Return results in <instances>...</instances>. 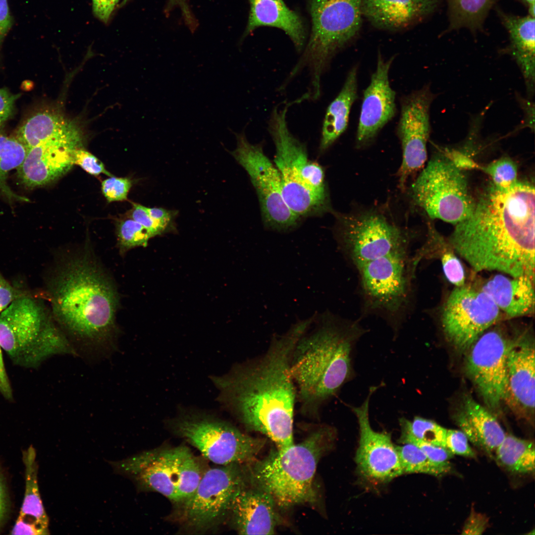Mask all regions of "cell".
I'll use <instances>...</instances> for the list:
<instances>
[{
    "mask_svg": "<svg viewBox=\"0 0 535 535\" xmlns=\"http://www.w3.org/2000/svg\"><path fill=\"white\" fill-rule=\"evenodd\" d=\"M127 216L140 223L146 228L151 237L161 234L167 230L153 219L147 212L146 207L133 203L132 208L127 213Z\"/></svg>",
    "mask_w": 535,
    "mask_h": 535,
    "instance_id": "44",
    "label": "cell"
},
{
    "mask_svg": "<svg viewBox=\"0 0 535 535\" xmlns=\"http://www.w3.org/2000/svg\"><path fill=\"white\" fill-rule=\"evenodd\" d=\"M171 431L218 465L247 464L264 447V438L251 436L214 412L191 407H179L167 420Z\"/></svg>",
    "mask_w": 535,
    "mask_h": 535,
    "instance_id": "11",
    "label": "cell"
},
{
    "mask_svg": "<svg viewBox=\"0 0 535 535\" xmlns=\"http://www.w3.org/2000/svg\"><path fill=\"white\" fill-rule=\"evenodd\" d=\"M7 509V499L5 487L0 474V525H1Z\"/></svg>",
    "mask_w": 535,
    "mask_h": 535,
    "instance_id": "52",
    "label": "cell"
},
{
    "mask_svg": "<svg viewBox=\"0 0 535 535\" xmlns=\"http://www.w3.org/2000/svg\"><path fill=\"white\" fill-rule=\"evenodd\" d=\"M403 474H424L440 477L451 471V464L439 465L431 461L416 445H396Z\"/></svg>",
    "mask_w": 535,
    "mask_h": 535,
    "instance_id": "35",
    "label": "cell"
},
{
    "mask_svg": "<svg viewBox=\"0 0 535 535\" xmlns=\"http://www.w3.org/2000/svg\"><path fill=\"white\" fill-rule=\"evenodd\" d=\"M34 449L30 447L24 454L26 486L20 514L11 531L12 535L49 534V519L39 491Z\"/></svg>",
    "mask_w": 535,
    "mask_h": 535,
    "instance_id": "28",
    "label": "cell"
},
{
    "mask_svg": "<svg viewBox=\"0 0 535 535\" xmlns=\"http://www.w3.org/2000/svg\"><path fill=\"white\" fill-rule=\"evenodd\" d=\"M91 258H66L50 281L49 294L55 320L80 349L102 354L114 347L118 300L110 278Z\"/></svg>",
    "mask_w": 535,
    "mask_h": 535,
    "instance_id": "3",
    "label": "cell"
},
{
    "mask_svg": "<svg viewBox=\"0 0 535 535\" xmlns=\"http://www.w3.org/2000/svg\"><path fill=\"white\" fill-rule=\"evenodd\" d=\"M535 354L534 341L522 334L516 338L508 355L503 401L522 418L534 414Z\"/></svg>",
    "mask_w": 535,
    "mask_h": 535,
    "instance_id": "21",
    "label": "cell"
},
{
    "mask_svg": "<svg viewBox=\"0 0 535 535\" xmlns=\"http://www.w3.org/2000/svg\"><path fill=\"white\" fill-rule=\"evenodd\" d=\"M312 31L299 60L281 86L306 68L309 71L308 99L318 100L321 95V79L333 56L348 44L361 25V0H310Z\"/></svg>",
    "mask_w": 535,
    "mask_h": 535,
    "instance_id": "7",
    "label": "cell"
},
{
    "mask_svg": "<svg viewBox=\"0 0 535 535\" xmlns=\"http://www.w3.org/2000/svg\"><path fill=\"white\" fill-rule=\"evenodd\" d=\"M502 319V312L480 288L456 287L443 304L440 322L448 341L456 349L468 350L484 331Z\"/></svg>",
    "mask_w": 535,
    "mask_h": 535,
    "instance_id": "15",
    "label": "cell"
},
{
    "mask_svg": "<svg viewBox=\"0 0 535 535\" xmlns=\"http://www.w3.org/2000/svg\"><path fill=\"white\" fill-rule=\"evenodd\" d=\"M416 268L409 254L386 255L357 267L367 309L397 328L395 321L410 301Z\"/></svg>",
    "mask_w": 535,
    "mask_h": 535,
    "instance_id": "14",
    "label": "cell"
},
{
    "mask_svg": "<svg viewBox=\"0 0 535 535\" xmlns=\"http://www.w3.org/2000/svg\"><path fill=\"white\" fill-rule=\"evenodd\" d=\"M0 346L16 365L35 368L50 357L76 354L36 300L22 296L0 314Z\"/></svg>",
    "mask_w": 535,
    "mask_h": 535,
    "instance_id": "8",
    "label": "cell"
},
{
    "mask_svg": "<svg viewBox=\"0 0 535 535\" xmlns=\"http://www.w3.org/2000/svg\"><path fill=\"white\" fill-rule=\"evenodd\" d=\"M495 0H449L452 29L480 27Z\"/></svg>",
    "mask_w": 535,
    "mask_h": 535,
    "instance_id": "34",
    "label": "cell"
},
{
    "mask_svg": "<svg viewBox=\"0 0 535 535\" xmlns=\"http://www.w3.org/2000/svg\"><path fill=\"white\" fill-rule=\"evenodd\" d=\"M468 441L467 436L461 430L447 429L445 447L454 455L475 457L476 454Z\"/></svg>",
    "mask_w": 535,
    "mask_h": 535,
    "instance_id": "43",
    "label": "cell"
},
{
    "mask_svg": "<svg viewBox=\"0 0 535 535\" xmlns=\"http://www.w3.org/2000/svg\"><path fill=\"white\" fill-rule=\"evenodd\" d=\"M21 94H13L6 88L0 89V126L12 114L16 101Z\"/></svg>",
    "mask_w": 535,
    "mask_h": 535,
    "instance_id": "47",
    "label": "cell"
},
{
    "mask_svg": "<svg viewBox=\"0 0 535 535\" xmlns=\"http://www.w3.org/2000/svg\"><path fill=\"white\" fill-rule=\"evenodd\" d=\"M475 168L480 169L491 179L492 184L500 188H507L517 182V166L511 159L503 157L486 166L476 164Z\"/></svg>",
    "mask_w": 535,
    "mask_h": 535,
    "instance_id": "39",
    "label": "cell"
},
{
    "mask_svg": "<svg viewBox=\"0 0 535 535\" xmlns=\"http://www.w3.org/2000/svg\"><path fill=\"white\" fill-rule=\"evenodd\" d=\"M110 463L139 490L157 492L176 504L192 495L206 470L185 446L157 448Z\"/></svg>",
    "mask_w": 535,
    "mask_h": 535,
    "instance_id": "9",
    "label": "cell"
},
{
    "mask_svg": "<svg viewBox=\"0 0 535 535\" xmlns=\"http://www.w3.org/2000/svg\"><path fill=\"white\" fill-rule=\"evenodd\" d=\"M293 348L290 374L300 411L317 417L321 407L354 376L353 352L365 330L357 322L314 317Z\"/></svg>",
    "mask_w": 535,
    "mask_h": 535,
    "instance_id": "4",
    "label": "cell"
},
{
    "mask_svg": "<svg viewBox=\"0 0 535 535\" xmlns=\"http://www.w3.org/2000/svg\"><path fill=\"white\" fill-rule=\"evenodd\" d=\"M234 133L236 148L230 154L247 171L258 196L266 225L285 231L295 227L299 217L285 203L280 173L264 153L261 144H252L244 131Z\"/></svg>",
    "mask_w": 535,
    "mask_h": 535,
    "instance_id": "16",
    "label": "cell"
},
{
    "mask_svg": "<svg viewBox=\"0 0 535 535\" xmlns=\"http://www.w3.org/2000/svg\"><path fill=\"white\" fill-rule=\"evenodd\" d=\"M438 0H361L362 15L375 26L388 30L405 28L436 7Z\"/></svg>",
    "mask_w": 535,
    "mask_h": 535,
    "instance_id": "26",
    "label": "cell"
},
{
    "mask_svg": "<svg viewBox=\"0 0 535 535\" xmlns=\"http://www.w3.org/2000/svg\"><path fill=\"white\" fill-rule=\"evenodd\" d=\"M488 519L484 515L471 511L462 529L463 535H482L486 529Z\"/></svg>",
    "mask_w": 535,
    "mask_h": 535,
    "instance_id": "46",
    "label": "cell"
},
{
    "mask_svg": "<svg viewBox=\"0 0 535 535\" xmlns=\"http://www.w3.org/2000/svg\"><path fill=\"white\" fill-rule=\"evenodd\" d=\"M305 328L301 321L274 336L261 355L234 365L226 373L210 376L217 400L248 430L260 432L284 451L293 441L297 391L290 374L295 343Z\"/></svg>",
    "mask_w": 535,
    "mask_h": 535,
    "instance_id": "1",
    "label": "cell"
},
{
    "mask_svg": "<svg viewBox=\"0 0 535 535\" xmlns=\"http://www.w3.org/2000/svg\"><path fill=\"white\" fill-rule=\"evenodd\" d=\"M516 338L500 326L491 327L468 349L466 373L490 409L503 401L508 355Z\"/></svg>",
    "mask_w": 535,
    "mask_h": 535,
    "instance_id": "17",
    "label": "cell"
},
{
    "mask_svg": "<svg viewBox=\"0 0 535 535\" xmlns=\"http://www.w3.org/2000/svg\"><path fill=\"white\" fill-rule=\"evenodd\" d=\"M434 95L428 86L413 91L401 99V111L396 128L402 149V161L398 172L402 190L427 159L430 133L429 110Z\"/></svg>",
    "mask_w": 535,
    "mask_h": 535,
    "instance_id": "18",
    "label": "cell"
},
{
    "mask_svg": "<svg viewBox=\"0 0 535 535\" xmlns=\"http://www.w3.org/2000/svg\"><path fill=\"white\" fill-rule=\"evenodd\" d=\"M242 464L206 469L194 493L177 504L176 519L187 530L201 533L219 525L229 514L237 494L249 483Z\"/></svg>",
    "mask_w": 535,
    "mask_h": 535,
    "instance_id": "13",
    "label": "cell"
},
{
    "mask_svg": "<svg viewBox=\"0 0 535 535\" xmlns=\"http://www.w3.org/2000/svg\"><path fill=\"white\" fill-rule=\"evenodd\" d=\"M82 143L83 136H78L50 140L32 148L17 168L19 178L31 188L52 182L71 168L72 152Z\"/></svg>",
    "mask_w": 535,
    "mask_h": 535,
    "instance_id": "22",
    "label": "cell"
},
{
    "mask_svg": "<svg viewBox=\"0 0 535 535\" xmlns=\"http://www.w3.org/2000/svg\"><path fill=\"white\" fill-rule=\"evenodd\" d=\"M22 296L0 273V314L14 300Z\"/></svg>",
    "mask_w": 535,
    "mask_h": 535,
    "instance_id": "49",
    "label": "cell"
},
{
    "mask_svg": "<svg viewBox=\"0 0 535 535\" xmlns=\"http://www.w3.org/2000/svg\"><path fill=\"white\" fill-rule=\"evenodd\" d=\"M130 0H122L120 3V7H122L125 5Z\"/></svg>",
    "mask_w": 535,
    "mask_h": 535,
    "instance_id": "54",
    "label": "cell"
},
{
    "mask_svg": "<svg viewBox=\"0 0 535 535\" xmlns=\"http://www.w3.org/2000/svg\"><path fill=\"white\" fill-rule=\"evenodd\" d=\"M331 213L337 243L356 268L386 255L409 254L412 230L400 225L388 208Z\"/></svg>",
    "mask_w": 535,
    "mask_h": 535,
    "instance_id": "10",
    "label": "cell"
},
{
    "mask_svg": "<svg viewBox=\"0 0 535 535\" xmlns=\"http://www.w3.org/2000/svg\"><path fill=\"white\" fill-rule=\"evenodd\" d=\"M394 56L385 60L378 53L376 68L370 84L364 92L356 133L357 147L368 145L395 115V92L389 81V72Z\"/></svg>",
    "mask_w": 535,
    "mask_h": 535,
    "instance_id": "20",
    "label": "cell"
},
{
    "mask_svg": "<svg viewBox=\"0 0 535 535\" xmlns=\"http://www.w3.org/2000/svg\"><path fill=\"white\" fill-rule=\"evenodd\" d=\"M72 156L74 164L80 166L91 175H99L103 173L110 177L113 176L105 168L100 160L82 147L74 149Z\"/></svg>",
    "mask_w": 535,
    "mask_h": 535,
    "instance_id": "42",
    "label": "cell"
},
{
    "mask_svg": "<svg viewBox=\"0 0 535 535\" xmlns=\"http://www.w3.org/2000/svg\"><path fill=\"white\" fill-rule=\"evenodd\" d=\"M120 0H92V10L95 16L107 24Z\"/></svg>",
    "mask_w": 535,
    "mask_h": 535,
    "instance_id": "45",
    "label": "cell"
},
{
    "mask_svg": "<svg viewBox=\"0 0 535 535\" xmlns=\"http://www.w3.org/2000/svg\"><path fill=\"white\" fill-rule=\"evenodd\" d=\"M249 2L250 13L243 37L260 26L273 27L284 31L298 52L302 50L305 40L302 20L283 0H249Z\"/></svg>",
    "mask_w": 535,
    "mask_h": 535,
    "instance_id": "27",
    "label": "cell"
},
{
    "mask_svg": "<svg viewBox=\"0 0 535 535\" xmlns=\"http://www.w3.org/2000/svg\"><path fill=\"white\" fill-rule=\"evenodd\" d=\"M118 245L122 253L138 246H146L151 237L148 230L140 223L127 217L116 224Z\"/></svg>",
    "mask_w": 535,
    "mask_h": 535,
    "instance_id": "38",
    "label": "cell"
},
{
    "mask_svg": "<svg viewBox=\"0 0 535 535\" xmlns=\"http://www.w3.org/2000/svg\"><path fill=\"white\" fill-rule=\"evenodd\" d=\"M336 436L334 428L321 426L300 443L284 451L273 449L263 459L247 463L249 483L268 493L281 509L314 503L317 466Z\"/></svg>",
    "mask_w": 535,
    "mask_h": 535,
    "instance_id": "5",
    "label": "cell"
},
{
    "mask_svg": "<svg viewBox=\"0 0 535 535\" xmlns=\"http://www.w3.org/2000/svg\"><path fill=\"white\" fill-rule=\"evenodd\" d=\"M146 209L150 216L155 221L160 223L166 230L174 227V219L178 212L174 210H168L162 208H148Z\"/></svg>",
    "mask_w": 535,
    "mask_h": 535,
    "instance_id": "48",
    "label": "cell"
},
{
    "mask_svg": "<svg viewBox=\"0 0 535 535\" xmlns=\"http://www.w3.org/2000/svg\"><path fill=\"white\" fill-rule=\"evenodd\" d=\"M449 242L441 236L434 237L430 243L429 258H439L447 279L457 287L465 284V273L463 266Z\"/></svg>",
    "mask_w": 535,
    "mask_h": 535,
    "instance_id": "36",
    "label": "cell"
},
{
    "mask_svg": "<svg viewBox=\"0 0 535 535\" xmlns=\"http://www.w3.org/2000/svg\"><path fill=\"white\" fill-rule=\"evenodd\" d=\"M132 185V182L129 178L112 176L102 181L101 189L108 202L122 201L127 199Z\"/></svg>",
    "mask_w": 535,
    "mask_h": 535,
    "instance_id": "40",
    "label": "cell"
},
{
    "mask_svg": "<svg viewBox=\"0 0 535 535\" xmlns=\"http://www.w3.org/2000/svg\"><path fill=\"white\" fill-rule=\"evenodd\" d=\"M535 210L534 186L492 184L448 241L475 271L535 277Z\"/></svg>",
    "mask_w": 535,
    "mask_h": 535,
    "instance_id": "2",
    "label": "cell"
},
{
    "mask_svg": "<svg viewBox=\"0 0 535 535\" xmlns=\"http://www.w3.org/2000/svg\"><path fill=\"white\" fill-rule=\"evenodd\" d=\"M358 67L349 71L343 86L328 107L323 119L319 151H326L346 130L351 107L358 97Z\"/></svg>",
    "mask_w": 535,
    "mask_h": 535,
    "instance_id": "31",
    "label": "cell"
},
{
    "mask_svg": "<svg viewBox=\"0 0 535 535\" xmlns=\"http://www.w3.org/2000/svg\"><path fill=\"white\" fill-rule=\"evenodd\" d=\"M398 441L401 444L411 443L416 445L431 461L439 465L450 464L449 460L454 455L447 448L426 443L407 435L400 434Z\"/></svg>",
    "mask_w": 535,
    "mask_h": 535,
    "instance_id": "41",
    "label": "cell"
},
{
    "mask_svg": "<svg viewBox=\"0 0 535 535\" xmlns=\"http://www.w3.org/2000/svg\"><path fill=\"white\" fill-rule=\"evenodd\" d=\"M509 34L511 52L524 78L527 89L534 93L535 79V17L502 14Z\"/></svg>",
    "mask_w": 535,
    "mask_h": 535,
    "instance_id": "29",
    "label": "cell"
},
{
    "mask_svg": "<svg viewBox=\"0 0 535 535\" xmlns=\"http://www.w3.org/2000/svg\"><path fill=\"white\" fill-rule=\"evenodd\" d=\"M523 1L528 4L529 6H531L535 5V0H522Z\"/></svg>",
    "mask_w": 535,
    "mask_h": 535,
    "instance_id": "53",
    "label": "cell"
},
{
    "mask_svg": "<svg viewBox=\"0 0 535 535\" xmlns=\"http://www.w3.org/2000/svg\"><path fill=\"white\" fill-rule=\"evenodd\" d=\"M27 153L21 142L16 137L7 136L0 128V194L9 201H29L27 198L13 192L6 182L9 172L22 163Z\"/></svg>",
    "mask_w": 535,
    "mask_h": 535,
    "instance_id": "33",
    "label": "cell"
},
{
    "mask_svg": "<svg viewBox=\"0 0 535 535\" xmlns=\"http://www.w3.org/2000/svg\"><path fill=\"white\" fill-rule=\"evenodd\" d=\"M399 422L400 434L446 448L447 429L434 421L417 416L412 420L404 417L400 418Z\"/></svg>",
    "mask_w": 535,
    "mask_h": 535,
    "instance_id": "37",
    "label": "cell"
},
{
    "mask_svg": "<svg viewBox=\"0 0 535 535\" xmlns=\"http://www.w3.org/2000/svg\"><path fill=\"white\" fill-rule=\"evenodd\" d=\"M494 454L497 463L511 473L525 475L535 472V445L530 440L506 434Z\"/></svg>",
    "mask_w": 535,
    "mask_h": 535,
    "instance_id": "32",
    "label": "cell"
},
{
    "mask_svg": "<svg viewBox=\"0 0 535 535\" xmlns=\"http://www.w3.org/2000/svg\"><path fill=\"white\" fill-rule=\"evenodd\" d=\"M497 274L480 287L507 317L531 316L535 311V277Z\"/></svg>",
    "mask_w": 535,
    "mask_h": 535,
    "instance_id": "24",
    "label": "cell"
},
{
    "mask_svg": "<svg viewBox=\"0 0 535 535\" xmlns=\"http://www.w3.org/2000/svg\"><path fill=\"white\" fill-rule=\"evenodd\" d=\"M0 392L8 399L12 398V391L7 375L0 346Z\"/></svg>",
    "mask_w": 535,
    "mask_h": 535,
    "instance_id": "51",
    "label": "cell"
},
{
    "mask_svg": "<svg viewBox=\"0 0 535 535\" xmlns=\"http://www.w3.org/2000/svg\"><path fill=\"white\" fill-rule=\"evenodd\" d=\"M455 420L468 440L489 455L506 435L495 417L471 396L464 398Z\"/></svg>",
    "mask_w": 535,
    "mask_h": 535,
    "instance_id": "25",
    "label": "cell"
},
{
    "mask_svg": "<svg viewBox=\"0 0 535 535\" xmlns=\"http://www.w3.org/2000/svg\"><path fill=\"white\" fill-rule=\"evenodd\" d=\"M277 507L268 493L247 485L234 499L229 516L239 535H273L279 522Z\"/></svg>",
    "mask_w": 535,
    "mask_h": 535,
    "instance_id": "23",
    "label": "cell"
},
{
    "mask_svg": "<svg viewBox=\"0 0 535 535\" xmlns=\"http://www.w3.org/2000/svg\"><path fill=\"white\" fill-rule=\"evenodd\" d=\"M13 22L7 0H0V49L5 37L12 26Z\"/></svg>",
    "mask_w": 535,
    "mask_h": 535,
    "instance_id": "50",
    "label": "cell"
},
{
    "mask_svg": "<svg viewBox=\"0 0 535 535\" xmlns=\"http://www.w3.org/2000/svg\"><path fill=\"white\" fill-rule=\"evenodd\" d=\"M293 102L277 105L268 122L273 140L275 166L280 175L282 195L286 205L298 217L321 215L333 211L323 168L308 158L304 143L289 131L288 109Z\"/></svg>",
    "mask_w": 535,
    "mask_h": 535,
    "instance_id": "6",
    "label": "cell"
},
{
    "mask_svg": "<svg viewBox=\"0 0 535 535\" xmlns=\"http://www.w3.org/2000/svg\"></svg>",
    "mask_w": 535,
    "mask_h": 535,
    "instance_id": "55",
    "label": "cell"
},
{
    "mask_svg": "<svg viewBox=\"0 0 535 535\" xmlns=\"http://www.w3.org/2000/svg\"><path fill=\"white\" fill-rule=\"evenodd\" d=\"M82 135L80 129L55 111L43 109L29 116L18 128L16 138L32 148L50 140Z\"/></svg>",
    "mask_w": 535,
    "mask_h": 535,
    "instance_id": "30",
    "label": "cell"
},
{
    "mask_svg": "<svg viewBox=\"0 0 535 535\" xmlns=\"http://www.w3.org/2000/svg\"><path fill=\"white\" fill-rule=\"evenodd\" d=\"M378 388L377 386L371 387L360 406L349 407L356 416L359 426V440L355 459L357 470L368 481L385 483L403 474L390 433L384 430L375 431L371 426L370 399Z\"/></svg>",
    "mask_w": 535,
    "mask_h": 535,
    "instance_id": "19",
    "label": "cell"
},
{
    "mask_svg": "<svg viewBox=\"0 0 535 535\" xmlns=\"http://www.w3.org/2000/svg\"><path fill=\"white\" fill-rule=\"evenodd\" d=\"M408 191L414 205L430 218L455 225L470 215L475 205L461 169L441 155L431 158Z\"/></svg>",
    "mask_w": 535,
    "mask_h": 535,
    "instance_id": "12",
    "label": "cell"
}]
</instances>
